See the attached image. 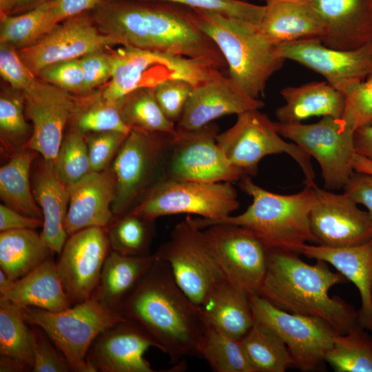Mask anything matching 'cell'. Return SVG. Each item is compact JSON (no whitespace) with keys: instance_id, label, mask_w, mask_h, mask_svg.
<instances>
[{"instance_id":"1","label":"cell","mask_w":372,"mask_h":372,"mask_svg":"<svg viewBox=\"0 0 372 372\" xmlns=\"http://www.w3.org/2000/svg\"><path fill=\"white\" fill-rule=\"evenodd\" d=\"M119 311L142 324L175 366L187 356H198L207 324L200 307L177 285L165 260L155 256Z\"/></svg>"},{"instance_id":"2","label":"cell","mask_w":372,"mask_h":372,"mask_svg":"<svg viewBox=\"0 0 372 372\" xmlns=\"http://www.w3.org/2000/svg\"><path fill=\"white\" fill-rule=\"evenodd\" d=\"M348 280L327 263L308 264L297 254L268 250L267 272L258 295L287 312L322 319L340 334L359 324L358 311L329 289Z\"/></svg>"},{"instance_id":"3","label":"cell","mask_w":372,"mask_h":372,"mask_svg":"<svg viewBox=\"0 0 372 372\" xmlns=\"http://www.w3.org/2000/svg\"><path fill=\"white\" fill-rule=\"evenodd\" d=\"M238 185L252 198L244 212L216 220L192 218L194 224L201 229L220 223L243 227L252 231L268 250L298 254L307 242L317 244L309 221L316 200L313 187L305 186L295 194H279L255 184L247 175L242 177Z\"/></svg>"},{"instance_id":"4","label":"cell","mask_w":372,"mask_h":372,"mask_svg":"<svg viewBox=\"0 0 372 372\" xmlns=\"http://www.w3.org/2000/svg\"><path fill=\"white\" fill-rule=\"evenodd\" d=\"M197 25L222 53L228 77L247 96L259 99L269 78L283 65L285 59L252 23L202 9H194Z\"/></svg>"},{"instance_id":"5","label":"cell","mask_w":372,"mask_h":372,"mask_svg":"<svg viewBox=\"0 0 372 372\" xmlns=\"http://www.w3.org/2000/svg\"><path fill=\"white\" fill-rule=\"evenodd\" d=\"M14 306L28 324L38 326L45 332L74 372L98 371L87 359L91 344L103 330L126 318L92 297L59 311Z\"/></svg>"},{"instance_id":"6","label":"cell","mask_w":372,"mask_h":372,"mask_svg":"<svg viewBox=\"0 0 372 372\" xmlns=\"http://www.w3.org/2000/svg\"><path fill=\"white\" fill-rule=\"evenodd\" d=\"M110 53L112 75L101 95L114 104L137 89L154 87L167 79H183L195 87L218 70L207 60L128 46Z\"/></svg>"},{"instance_id":"7","label":"cell","mask_w":372,"mask_h":372,"mask_svg":"<svg viewBox=\"0 0 372 372\" xmlns=\"http://www.w3.org/2000/svg\"><path fill=\"white\" fill-rule=\"evenodd\" d=\"M172 134L132 130L111 168L115 177L114 217L132 211L147 192L164 178Z\"/></svg>"},{"instance_id":"8","label":"cell","mask_w":372,"mask_h":372,"mask_svg":"<svg viewBox=\"0 0 372 372\" xmlns=\"http://www.w3.org/2000/svg\"><path fill=\"white\" fill-rule=\"evenodd\" d=\"M216 141L228 160L245 175L256 176L259 163L266 156L287 154L300 167L305 186H317L311 156L296 143L284 140L275 122L259 110L238 114L236 123L218 134Z\"/></svg>"},{"instance_id":"9","label":"cell","mask_w":372,"mask_h":372,"mask_svg":"<svg viewBox=\"0 0 372 372\" xmlns=\"http://www.w3.org/2000/svg\"><path fill=\"white\" fill-rule=\"evenodd\" d=\"M239 205L232 183L163 178L147 192L132 211L154 220L179 214H197L208 220H216L230 216Z\"/></svg>"},{"instance_id":"10","label":"cell","mask_w":372,"mask_h":372,"mask_svg":"<svg viewBox=\"0 0 372 372\" xmlns=\"http://www.w3.org/2000/svg\"><path fill=\"white\" fill-rule=\"evenodd\" d=\"M249 299L254 321L282 339L294 366L304 372L320 369L339 332L322 319L287 312L258 294Z\"/></svg>"},{"instance_id":"11","label":"cell","mask_w":372,"mask_h":372,"mask_svg":"<svg viewBox=\"0 0 372 372\" xmlns=\"http://www.w3.org/2000/svg\"><path fill=\"white\" fill-rule=\"evenodd\" d=\"M170 267L180 289L198 307L225 278L205 242L203 230L187 216L154 254Z\"/></svg>"},{"instance_id":"12","label":"cell","mask_w":372,"mask_h":372,"mask_svg":"<svg viewBox=\"0 0 372 372\" xmlns=\"http://www.w3.org/2000/svg\"><path fill=\"white\" fill-rule=\"evenodd\" d=\"M284 138L298 145L318 163L324 181V189H343L354 172L355 154L353 130L347 127L340 118L323 116L317 123H284L275 122Z\"/></svg>"},{"instance_id":"13","label":"cell","mask_w":372,"mask_h":372,"mask_svg":"<svg viewBox=\"0 0 372 372\" xmlns=\"http://www.w3.org/2000/svg\"><path fill=\"white\" fill-rule=\"evenodd\" d=\"M218 126L211 122L196 130H180L172 136L164 178L202 183L239 181L245 174L218 146Z\"/></svg>"},{"instance_id":"14","label":"cell","mask_w":372,"mask_h":372,"mask_svg":"<svg viewBox=\"0 0 372 372\" xmlns=\"http://www.w3.org/2000/svg\"><path fill=\"white\" fill-rule=\"evenodd\" d=\"M206 228L205 242L225 279L249 296L258 294L267 268L265 245L239 225L220 223Z\"/></svg>"},{"instance_id":"15","label":"cell","mask_w":372,"mask_h":372,"mask_svg":"<svg viewBox=\"0 0 372 372\" xmlns=\"http://www.w3.org/2000/svg\"><path fill=\"white\" fill-rule=\"evenodd\" d=\"M285 60L295 61L322 75L346 96L372 75V41L353 50L324 45L320 39H303L277 45Z\"/></svg>"},{"instance_id":"16","label":"cell","mask_w":372,"mask_h":372,"mask_svg":"<svg viewBox=\"0 0 372 372\" xmlns=\"http://www.w3.org/2000/svg\"><path fill=\"white\" fill-rule=\"evenodd\" d=\"M110 250L107 227H87L68 236L56 265L72 306L91 298Z\"/></svg>"},{"instance_id":"17","label":"cell","mask_w":372,"mask_h":372,"mask_svg":"<svg viewBox=\"0 0 372 372\" xmlns=\"http://www.w3.org/2000/svg\"><path fill=\"white\" fill-rule=\"evenodd\" d=\"M120 45L114 38L102 33L92 16L85 13L56 25L35 43L18 52L36 76L45 67L62 61L80 59L90 52Z\"/></svg>"},{"instance_id":"18","label":"cell","mask_w":372,"mask_h":372,"mask_svg":"<svg viewBox=\"0 0 372 372\" xmlns=\"http://www.w3.org/2000/svg\"><path fill=\"white\" fill-rule=\"evenodd\" d=\"M316 200L309 221L317 244L330 247L360 245L372 239V220L346 193L313 187Z\"/></svg>"},{"instance_id":"19","label":"cell","mask_w":372,"mask_h":372,"mask_svg":"<svg viewBox=\"0 0 372 372\" xmlns=\"http://www.w3.org/2000/svg\"><path fill=\"white\" fill-rule=\"evenodd\" d=\"M23 94L25 114L32 123V135L24 148L39 154L45 161H54L77 101L70 92L39 81Z\"/></svg>"},{"instance_id":"20","label":"cell","mask_w":372,"mask_h":372,"mask_svg":"<svg viewBox=\"0 0 372 372\" xmlns=\"http://www.w3.org/2000/svg\"><path fill=\"white\" fill-rule=\"evenodd\" d=\"M160 344L138 321L126 318L103 330L94 340L87 359L102 372H155L144 355Z\"/></svg>"},{"instance_id":"21","label":"cell","mask_w":372,"mask_h":372,"mask_svg":"<svg viewBox=\"0 0 372 372\" xmlns=\"http://www.w3.org/2000/svg\"><path fill=\"white\" fill-rule=\"evenodd\" d=\"M264 105L262 101L247 96L228 76L216 70L207 79L194 87L176 128L198 129L221 116L260 110Z\"/></svg>"},{"instance_id":"22","label":"cell","mask_w":372,"mask_h":372,"mask_svg":"<svg viewBox=\"0 0 372 372\" xmlns=\"http://www.w3.org/2000/svg\"><path fill=\"white\" fill-rule=\"evenodd\" d=\"M307 1L324 25V45L347 50L372 41V0Z\"/></svg>"},{"instance_id":"23","label":"cell","mask_w":372,"mask_h":372,"mask_svg":"<svg viewBox=\"0 0 372 372\" xmlns=\"http://www.w3.org/2000/svg\"><path fill=\"white\" fill-rule=\"evenodd\" d=\"M68 187L70 202L64 227L68 236L85 228L110 225L114 218L112 205L115 196L111 166L101 172H90Z\"/></svg>"},{"instance_id":"24","label":"cell","mask_w":372,"mask_h":372,"mask_svg":"<svg viewBox=\"0 0 372 372\" xmlns=\"http://www.w3.org/2000/svg\"><path fill=\"white\" fill-rule=\"evenodd\" d=\"M301 254L331 265L354 284L361 298L358 323L372 335V239L342 247L305 244Z\"/></svg>"},{"instance_id":"25","label":"cell","mask_w":372,"mask_h":372,"mask_svg":"<svg viewBox=\"0 0 372 372\" xmlns=\"http://www.w3.org/2000/svg\"><path fill=\"white\" fill-rule=\"evenodd\" d=\"M32 192L43 214L42 231L45 243L53 252L60 254L68 238L64 223L70 193L68 187L57 177L53 161L42 158L33 174Z\"/></svg>"},{"instance_id":"26","label":"cell","mask_w":372,"mask_h":372,"mask_svg":"<svg viewBox=\"0 0 372 372\" xmlns=\"http://www.w3.org/2000/svg\"><path fill=\"white\" fill-rule=\"evenodd\" d=\"M260 30L275 45L303 40L320 39L325 28L307 0H267Z\"/></svg>"},{"instance_id":"27","label":"cell","mask_w":372,"mask_h":372,"mask_svg":"<svg viewBox=\"0 0 372 372\" xmlns=\"http://www.w3.org/2000/svg\"><path fill=\"white\" fill-rule=\"evenodd\" d=\"M280 93L285 103L276 109L275 115L280 123H301L311 116L340 118L344 110V94L327 81L286 87Z\"/></svg>"},{"instance_id":"28","label":"cell","mask_w":372,"mask_h":372,"mask_svg":"<svg viewBox=\"0 0 372 372\" xmlns=\"http://www.w3.org/2000/svg\"><path fill=\"white\" fill-rule=\"evenodd\" d=\"M0 298L17 306L34 307L51 311L72 307L52 257L1 291Z\"/></svg>"},{"instance_id":"29","label":"cell","mask_w":372,"mask_h":372,"mask_svg":"<svg viewBox=\"0 0 372 372\" xmlns=\"http://www.w3.org/2000/svg\"><path fill=\"white\" fill-rule=\"evenodd\" d=\"M154 259V254L130 256L110 250L92 297L104 307L119 311Z\"/></svg>"},{"instance_id":"30","label":"cell","mask_w":372,"mask_h":372,"mask_svg":"<svg viewBox=\"0 0 372 372\" xmlns=\"http://www.w3.org/2000/svg\"><path fill=\"white\" fill-rule=\"evenodd\" d=\"M199 307L206 324L239 340L254 322L249 296L226 279L209 292Z\"/></svg>"},{"instance_id":"31","label":"cell","mask_w":372,"mask_h":372,"mask_svg":"<svg viewBox=\"0 0 372 372\" xmlns=\"http://www.w3.org/2000/svg\"><path fill=\"white\" fill-rule=\"evenodd\" d=\"M52 250L35 229L0 233V267L13 281L25 276L52 257Z\"/></svg>"},{"instance_id":"32","label":"cell","mask_w":372,"mask_h":372,"mask_svg":"<svg viewBox=\"0 0 372 372\" xmlns=\"http://www.w3.org/2000/svg\"><path fill=\"white\" fill-rule=\"evenodd\" d=\"M35 152L23 148L12 154L0 168V198L3 204L27 216L43 220L30 185V167Z\"/></svg>"},{"instance_id":"33","label":"cell","mask_w":372,"mask_h":372,"mask_svg":"<svg viewBox=\"0 0 372 372\" xmlns=\"http://www.w3.org/2000/svg\"><path fill=\"white\" fill-rule=\"evenodd\" d=\"M55 5L49 0L23 14L1 17V43L21 49L37 42L59 23Z\"/></svg>"},{"instance_id":"34","label":"cell","mask_w":372,"mask_h":372,"mask_svg":"<svg viewBox=\"0 0 372 372\" xmlns=\"http://www.w3.org/2000/svg\"><path fill=\"white\" fill-rule=\"evenodd\" d=\"M121 118L130 130L174 135L176 125L164 114L154 94L153 87L137 89L117 103Z\"/></svg>"},{"instance_id":"35","label":"cell","mask_w":372,"mask_h":372,"mask_svg":"<svg viewBox=\"0 0 372 372\" xmlns=\"http://www.w3.org/2000/svg\"><path fill=\"white\" fill-rule=\"evenodd\" d=\"M240 342L255 372H284L293 366L289 349L282 339L255 321Z\"/></svg>"},{"instance_id":"36","label":"cell","mask_w":372,"mask_h":372,"mask_svg":"<svg viewBox=\"0 0 372 372\" xmlns=\"http://www.w3.org/2000/svg\"><path fill=\"white\" fill-rule=\"evenodd\" d=\"M359 324L338 334L325 357L335 372H372V335Z\"/></svg>"},{"instance_id":"37","label":"cell","mask_w":372,"mask_h":372,"mask_svg":"<svg viewBox=\"0 0 372 372\" xmlns=\"http://www.w3.org/2000/svg\"><path fill=\"white\" fill-rule=\"evenodd\" d=\"M198 356L216 372H255L240 340L207 324L198 344Z\"/></svg>"},{"instance_id":"38","label":"cell","mask_w":372,"mask_h":372,"mask_svg":"<svg viewBox=\"0 0 372 372\" xmlns=\"http://www.w3.org/2000/svg\"><path fill=\"white\" fill-rule=\"evenodd\" d=\"M111 250L125 256H146L155 234L154 220L130 211L114 217L107 227Z\"/></svg>"},{"instance_id":"39","label":"cell","mask_w":372,"mask_h":372,"mask_svg":"<svg viewBox=\"0 0 372 372\" xmlns=\"http://www.w3.org/2000/svg\"><path fill=\"white\" fill-rule=\"evenodd\" d=\"M10 301L0 298V355L18 359L34 365L31 329Z\"/></svg>"},{"instance_id":"40","label":"cell","mask_w":372,"mask_h":372,"mask_svg":"<svg viewBox=\"0 0 372 372\" xmlns=\"http://www.w3.org/2000/svg\"><path fill=\"white\" fill-rule=\"evenodd\" d=\"M81 133L118 132L128 134L131 131L123 122L116 104L108 102L102 95L77 101L72 118Z\"/></svg>"},{"instance_id":"41","label":"cell","mask_w":372,"mask_h":372,"mask_svg":"<svg viewBox=\"0 0 372 372\" xmlns=\"http://www.w3.org/2000/svg\"><path fill=\"white\" fill-rule=\"evenodd\" d=\"M54 164L58 178L67 186L92 172L85 135L76 128L68 132L63 138Z\"/></svg>"},{"instance_id":"42","label":"cell","mask_w":372,"mask_h":372,"mask_svg":"<svg viewBox=\"0 0 372 372\" xmlns=\"http://www.w3.org/2000/svg\"><path fill=\"white\" fill-rule=\"evenodd\" d=\"M25 100L22 92H1V139L6 148L13 151V153L24 148L32 135L30 126L25 118Z\"/></svg>"},{"instance_id":"43","label":"cell","mask_w":372,"mask_h":372,"mask_svg":"<svg viewBox=\"0 0 372 372\" xmlns=\"http://www.w3.org/2000/svg\"><path fill=\"white\" fill-rule=\"evenodd\" d=\"M178 3L192 9L207 10L259 26L265 6L242 0H154Z\"/></svg>"},{"instance_id":"44","label":"cell","mask_w":372,"mask_h":372,"mask_svg":"<svg viewBox=\"0 0 372 372\" xmlns=\"http://www.w3.org/2000/svg\"><path fill=\"white\" fill-rule=\"evenodd\" d=\"M340 119L348 128L356 129L372 123V75L356 85L346 96Z\"/></svg>"},{"instance_id":"45","label":"cell","mask_w":372,"mask_h":372,"mask_svg":"<svg viewBox=\"0 0 372 372\" xmlns=\"http://www.w3.org/2000/svg\"><path fill=\"white\" fill-rule=\"evenodd\" d=\"M194 86L187 81L171 79L153 87L154 96L165 116L173 123L180 120Z\"/></svg>"},{"instance_id":"46","label":"cell","mask_w":372,"mask_h":372,"mask_svg":"<svg viewBox=\"0 0 372 372\" xmlns=\"http://www.w3.org/2000/svg\"><path fill=\"white\" fill-rule=\"evenodd\" d=\"M34 372L71 371L68 360L39 327L31 325Z\"/></svg>"},{"instance_id":"47","label":"cell","mask_w":372,"mask_h":372,"mask_svg":"<svg viewBox=\"0 0 372 372\" xmlns=\"http://www.w3.org/2000/svg\"><path fill=\"white\" fill-rule=\"evenodd\" d=\"M0 74L12 88L21 92L31 90L38 82L20 57L16 48L1 43Z\"/></svg>"},{"instance_id":"48","label":"cell","mask_w":372,"mask_h":372,"mask_svg":"<svg viewBox=\"0 0 372 372\" xmlns=\"http://www.w3.org/2000/svg\"><path fill=\"white\" fill-rule=\"evenodd\" d=\"M127 134L118 132L92 133L86 138L92 172L110 167Z\"/></svg>"},{"instance_id":"49","label":"cell","mask_w":372,"mask_h":372,"mask_svg":"<svg viewBox=\"0 0 372 372\" xmlns=\"http://www.w3.org/2000/svg\"><path fill=\"white\" fill-rule=\"evenodd\" d=\"M45 83L68 92L83 94L84 76L79 59L50 64L39 72Z\"/></svg>"},{"instance_id":"50","label":"cell","mask_w":372,"mask_h":372,"mask_svg":"<svg viewBox=\"0 0 372 372\" xmlns=\"http://www.w3.org/2000/svg\"><path fill=\"white\" fill-rule=\"evenodd\" d=\"M104 50H96L79 59L84 76L83 94L91 92L111 78V56Z\"/></svg>"},{"instance_id":"51","label":"cell","mask_w":372,"mask_h":372,"mask_svg":"<svg viewBox=\"0 0 372 372\" xmlns=\"http://www.w3.org/2000/svg\"><path fill=\"white\" fill-rule=\"evenodd\" d=\"M344 192L358 205H364L372 220V180L364 174L354 171L344 187Z\"/></svg>"},{"instance_id":"52","label":"cell","mask_w":372,"mask_h":372,"mask_svg":"<svg viewBox=\"0 0 372 372\" xmlns=\"http://www.w3.org/2000/svg\"><path fill=\"white\" fill-rule=\"evenodd\" d=\"M43 220L31 218L21 214L6 205H0V231L42 227Z\"/></svg>"},{"instance_id":"53","label":"cell","mask_w":372,"mask_h":372,"mask_svg":"<svg viewBox=\"0 0 372 372\" xmlns=\"http://www.w3.org/2000/svg\"><path fill=\"white\" fill-rule=\"evenodd\" d=\"M55 11L59 23L95 9L105 0H55Z\"/></svg>"},{"instance_id":"54","label":"cell","mask_w":372,"mask_h":372,"mask_svg":"<svg viewBox=\"0 0 372 372\" xmlns=\"http://www.w3.org/2000/svg\"><path fill=\"white\" fill-rule=\"evenodd\" d=\"M353 143L355 152L372 161V123L355 130Z\"/></svg>"},{"instance_id":"55","label":"cell","mask_w":372,"mask_h":372,"mask_svg":"<svg viewBox=\"0 0 372 372\" xmlns=\"http://www.w3.org/2000/svg\"><path fill=\"white\" fill-rule=\"evenodd\" d=\"M1 372L32 371V368L23 362L8 356L0 355Z\"/></svg>"},{"instance_id":"56","label":"cell","mask_w":372,"mask_h":372,"mask_svg":"<svg viewBox=\"0 0 372 372\" xmlns=\"http://www.w3.org/2000/svg\"><path fill=\"white\" fill-rule=\"evenodd\" d=\"M353 167L355 172L366 174L372 180V161L355 153L353 160Z\"/></svg>"},{"instance_id":"57","label":"cell","mask_w":372,"mask_h":372,"mask_svg":"<svg viewBox=\"0 0 372 372\" xmlns=\"http://www.w3.org/2000/svg\"><path fill=\"white\" fill-rule=\"evenodd\" d=\"M48 1L49 0H17L14 12L21 10H30Z\"/></svg>"},{"instance_id":"58","label":"cell","mask_w":372,"mask_h":372,"mask_svg":"<svg viewBox=\"0 0 372 372\" xmlns=\"http://www.w3.org/2000/svg\"><path fill=\"white\" fill-rule=\"evenodd\" d=\"M17 0H0L1 18L14 12Z\"/></svg>"},{"instance_id":"59","label":"cell","mask_w":372,"mask_h":372,"mask_svg":"<svg viewBox=\"0 0 372 372\" xmlns=\"http://www.w3.org/2000/svg\"><path fill=\"white\" fill-rule=\"evenodd\" d=\"M14 282L3 270H0V291L9 287Z\"/></svg>"},{"instance_id":"60","label":"cell","mask_w":372,"mask_h":372,"mask_svg":"<svg viewBox=\"0 0 372 372\" xmlns=\"http://www.w3.org/2000/svg\"><path fill=\"white\" fill-rule=\"evenodd\" d=\"M263 1H267V0H263Z\"/></svg>"}]
</instances>
